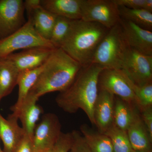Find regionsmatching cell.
I'll return each instance as SVG.
<instances>
[{"label":"cell","mask_w":152,"mask_h":152,"mask_svg":"<svg viewBox=\"0 0 152 152\" xmlns=\"http://www.w3.org/2000/svg\"><path fill=\"white\" fill-rule=\"evenodd\" d=\"M103 69L100 66L95 64L82 67L71 84L57 95V104L70 114L82 110L92 124L95 125L94 106L99 92V75Z\"/></svg>","instance_id":"obj_1"},{"label":"cell","mask_w":152,"mask_h":152,"mask_svg":"<svg viewBox=\"0 0 152 152\" xmlns=\"http://www.w3.org/2000/svg\"><path fill=\"white\" fill-rule=\"evenodd\" d=\"M82 68L62 49L56 48L28 94L39 99L48 93L63 91L72 83Z\"/></svg>","instance_id":"obj_2"},{"label":"cell","mask_w":152,"mask_h":152,"mask_svg":"<svg viewBox=\"0 0 152 152\" xmlns=\"http://www.w3.org/2000/svg\"><path fill=\"white\" fill-rule=\"evenodd\" d=\"M109 31L98 23L73 20L59 48L82 67H86L92 64L95 52Z\"/></svg>","instance_id":"obj_3"},{"label":"cell","mask_w":152,"mask_h":152,"mask_svg":"<svg viewBox=\"0 0 152 152\" xmlns=\"http://www.w3.org/2000/svg\"><path fill=\"white\" fill-rule=\"evenodd\" d=\"M129 48L119 22L109 30L101 41L92 64L104 69H121Z\"/></svg>","instance_id":"obj_4"},{"label":"cell","mask_w":152,"mask_h":152,"mask_svg":"<svg viewBox=\"0 0 152 152\" xmlns=\"http://www.w3.org/2000/svg\"><path fill=\"white\" fill-rule=\"evenodd\" d=\"M35 47L56 48L35 29L31 19L28 18L24 25L10 35L0 39V58H5L16 51Z\"/></svg>","instance_id":"obj_5"},{"label":"cell","mask_w":152,"mask_h":152,"mask_svg":"<svg viewBox=\"0 0 152 152\" xmlns=\"http://www.w3.org/2000/svg\"><path fill=\"white\" fill-rule=\"evenodd\" d=\"M98 88L110 93L131 106L137 107L132 81L121 69H104L99 75Z\"/></svg>","instance_id":"obj_6"},{"label":"cell","mask_w":152,"mask_h":152,"mask_svg":"<svg viewBox=\"0 0 152 152\" xmlns=\"http://www.w3.org/2000/svg\"><path fill=\"white\" fill-rule=\"evenodd\" d=\"M81 19L98 23L110 30L119 23L121 17L113 0H83Z\"/></svg>","instance_id":"obj_7"},{"label":"cell","mask_w":152,"mask_h":152,"mask_svg":"<svg viewBox=\"0 0 152 152\" xmlns=\"http://www.w3.org/2000/svg\"><path fill=\"white\" fill-rule=\"evenodd\" d=\"M36 125L32 139L34 152H47L53 148L59 137L61 125L56 114H45Z\"/></svg>","instance_id":"obj_8"},{"label":"cell","mask_w":152,"mask_h":152,"mask_svg":"<svg viewBox=\"0 0 152 152\" xmlns=\"http://www.w3.org/2000/svg\"><path fill=\"white\" fill-rule=\"evenodd\" d=\"M121 69L137 86L152 83V56L142 54L130 47Z\"/></svg>","instance_id":"obj_9"},{"label":"cell","mask_w":152,"mask_h":152,"mask_svg":"<svg viewBox=\"0 0 152 152\" xmlns=\"http://www.w3.org/2000/svg\"><path fill=\"white\" fill-rule=\"evenodd\" d=\"M24 1L0 0V39L16 31L26 23Z\"/></svg>","instance_id":"obj_10"},{"label":"cell","mask_w":152,"mask_h":152,"mask_svg":"<svg viewBox=\"0 0 152 152\" xmlns=\"http://www.w3.org/2000/svg\"><path fill=\"white\" fill-rule=\"evenodd\" d=\"M120 23L129 47L142 54L152 56L151 31L121 18Z\"/></svg>","instance_id":"obj_11"},{"label":"cell","mask_w":152,"mask_h":152,"mask_svg":"<svg viewBox=\"0 0 152 152\" xmlns=\"http://www.w3.org/2000/svg\"><path fill=\"white\" fill-rule=\"evenodd\" d=\"M54 49L35 47L23 50L19 53H14L6 57L13 63L19 72H23L43 65Z\"/></svg>","instance_id":"obj_12"},{"label":"cell","mask_w":152,"mask_h":152,"mask_svg":"<svg viewBox=\"0 0 152 152\" xmlns=\"http://www.w3.org/2000/svg\"><path fill=\"white\" fill-rule=\"evenodd\" d=\"M115 96L103 90H99L94 106L95 126L100 132L104 133L113 124Z\"/></svg>","instance_id":"obj_13"},{"label":"cell","mask_w":152,"mask_h":152,"mask_svg":"<svg viewBox=\"0 0 152 152\" xmlns=\"http://www.w3.org/2000/svg\"><path fill=\"white\" fill-rule=\"evenodd\" d=\"M18 120L12 114L5 118L0 113V140L4 145L3 152H15L24 137V131L19 126Z\"/></svg>","instance_id":"obj_14"},{"label":"cell","mask_w":152,"mask_h":152,"mask_svg":"<svg viewBox=\"0 0 152 152\" xmlns=\"http://www.w3.org/2000/svg\"><path fill=\"white\" fill-rule=\"evenodd\" d=\"M39 99L28 94L19 110L18 117L25 134L33 139L34 131L43 110L37 104Z\"/></svg>","instance_id":"obj_15"},{"label":"cell","mask_w":152,"mask_h":152,"mask_svg":"<svg viewBox=\"0 0 152 152\" xmlns=\"http://www.w3.org/2000/svg\"><path fill=\"white\" fill-rule=\"evenodd\" d=\"M83 0H41V5L57 16L71 20L82 18Z\"/></svg>","instance_id":"obj_16"},{"label":"cell","mask_w":152,"mask_h":152,"mask_svg":"<svg viewBox=\"0 0 152 152\" xmlns=\"http://www.w3.org/2000/svg\"><path fill=\"white\" fill-rule=\"evenodd\" d=\"M45 64L39 67L23 71L19 74L17 84L19 87L18 99L16 103L11 108L12 112V115L18 118L19 110L30 90L37 82L40 74L43 69Z\"/></svg>","instance_id":"obj_17"},{"label":"cell","mask_w":152,"mask_h":152,"mask_svg":"<svg viewBox=\"0 0 152 152\" xmlns=\"http://www.w3.org/2000/svg\"><path fill=\"white\" fill-rule=\"evenodd\" d=\"M126 132L133 150L151 151L152 139L142 119L140 114L137 115Z\"/></svg>","instance_id":"obj_18"},{"label":"cell","mask_w":152,"mask_h":152,"mask_svg":"<svg viewBox=\"0 0 152 152\" xmlns=\"http://www.w3.org/2000/svg\"><path fill=\"white\" fill-rule=\"evenodd\" d=\"M20 72L7 57L0 58V98L1 99L10 95L17 86Z\"/></svg>","instance_id":"obj_19"},{"label":"cell","mask_w":152,"mask_h":152,"mask_svg":"<svg viewBox=\"0 0 152 152\" xmlns=\"http://www.w3.org/2000/svg\"><path fill=\"white\" fill-rule=\"evenodd\" d=\"M80 130L91 152H113L110 140L104 133L95 130L86 124H82Z\"/></svg>","instance_id":"obj_20"},{"label":"cell","mask_w":152,"mask_h":152,"mask_svg":"<svg viewBox=\"0 0 152 152\" xmlns=\"http://www.w3.org/2000/svg\"><path fill=\"white\" fill-rule=\"evenodd\" d=\"M57 17L40 6L34 10L28 18L31 19L37 32L44 39L50 41Z\"/></svg>","instance_id":"obj_21"},{"label":"cell","mask_w":152,"mask_h":152,"mask_svg":"<svg viewBox=\"0 0 152 152\" xmlns=\"http://www.w3.org/2000/svg\"><path fill=\"white\" fill-rule=\"evenodd\" d=\"M138 109L137 107L131 106L119 98L115 96L114 124L126 132L139 113Z\"/></svg>","instance_id":"obj_22"},{"label":"cell","mask_w":152,"mask_h":152,"mask_svg":"<svg viewBox=\"0 0 152 152\" xmlns=\"http://www.w3.org/2000/svg\"><path fill=\"white\" fill-rule=\"evenodd\" d=\"M118 10L121 18L152 31V12L143 9H131L124 7H118Z\"/></svg>","instance_id":"obj_23"},{"label":"cell","mask_w":152,"mask_h":152,"mask_svg":"<svg viewBox=\"0 0 152 152\" xmlns=\"http://www.w3.org/2000/svg\"><path fill=\"white\" fill-rule=\"evenodd\" d=\"M104 134L110 140L113 152H132L133 151L127 132L117 127L114 124Z\"/></svg>","instance_id":"obj_24"},{"label":"cell","mask_w":152,"mask_h":152,"mask_svg":"<svg viewBox=\"0 0 152 152\" xmlns=\"http://www.w3.org/2000/svg\"><path fill=\"white\" fill-rule=\"evenodd\" d=\"M72 20L57 16L50 38V41L56 48H59L67 35Z\"/></svg>","instance_id":"obj_25"},{"label":"cell","mask_w":152,"mask_h":152,"mask_svg":"<svg viewBox=\"0 0 152 152\" xmlns=\"http://www.w3.org/2000/svg\"><path fill=\"white\" fill-rule=\"evenodd\" d=\"M132 86L137 99L139 110L152 105V83L138 86L132 81Z\"/></svg>","instance_id":"obj_26"},{"label":"cell","mask_w":152,"mask_h":152,"mask_svg":"<svg viewBox=\"0 0 152 152\" xmlns=\"http://www.w3.org/2000/svg\"><path fill=\"white\" fill-rule=\"evenodd\" d=\"M73 140V138L72 132L66 133L62 132L52 149V152H69L72 144Z\"/></svg>","instance_id":"obj_27"},{"label":"cell","mask_w":152,"mask_h":152,"mask_svg":"<svg viewBox=\"0 0 152 152\" xmlns=\"http://www.w3.org/2000/svg\"><path fill=\"white\" fill-rule=\"evenodd\" d=\"M72 133L73 140L70 152H91L80 132L74 130Z\"/></svg>","instance_id":"obj_28"},{"label":"cell","mask_w":152,"mask_h":152,"mask_svg":"<svg viewBox=\"0 0 152 152\" xmlns=\"http://www.w3.org/2000/svg\"><path fill=\"white\" fill-rule=\"evenodd\" d=\"M118 7H124L131 9H143L147 10L148 0H113Z\"/></svg>","instance_id":"obj_29"},{"label":"cell","mask_w":152,"mask_h":152,"mask_svg":"<svg viewBox=\"0 0 152 152\" xmlns=\"http://www.w3.org/2000/svg\"><path fill=\"white\" fill-rule=\"evenodd\" d=\"M141 117L151 138L152 139V106L140 109Z\"/></svg>","instance_id":"obj_30"},{"label":"cell","mask_w":152,"mask_h":152,"mask_svg":"<svg viewBox=\"0 0 152 152\" xmlns=\"http://www.w3.org/2000/svg\"><path fill=\"white\" fill-rule=\"evenodd\" d=\"M15 152H34L32 138L25 134Z\"/></svg>","instance_id":"obj_31"},{"label":"cell","mask_w":152,"mask_h":152,"mask_svg":"<svg viewBox=\"0 0 152 152\" xmlns=\"http://www.w3.org/2000/svg\"><path fill=\"white\" fill-rule=\"evenodd\" d=\"M41 5V0H26L24 1L25 10L26 11L28 17L33 11Z\"/></svg>","instance_id":"obj_32"},{"label":"cell","mask_w":152,"mask_h":152,"mask_svg":"<svg viewBox=\"0 0 152 152\" xmlns=\"http://www.w3.org/2000/svg\"><path fill=\"white\" fill-rule=\"evenodd\" d=\"M132 152H152V151H136L133 150Z\"/></svg>","instance_id":"obj_33"},{"label":"cell","mask_w":152,"mask_h":152,"mask_svg":"<svg viewBox=\"0 0 152 152\" xmlns=\"http://www.w3.org/2000/svg\"><path fill=\"white\" fill-rule=\"evenodd\" d=\"M1 140H0V144H1ZM2 150L1 149V146H0V152H2Z\"/></svg>","instance_id":"obj_34"},{"label":"cell","mask_w":152,"mask_h":152,"mask_svg":"<svg viewBox=\"0 0 152 152\" xmlns=\"http://www.w3.org/2000/svg\"><path fill=\"white\" fill-rule=\"evenodd\" d=\"M52 150H51V151H48V152H52Z\"/></svg>","instance_id":"obj_35"},{"label":"cell","mask_w":152,"mask_h":152,"mask_svg":"<svg viewBox=\"0 0 152 152\" xmlns=\"http://www.w3.org/2000/svg\"><path fill=\"white\" fill-rule=\"evenodd\" d=\"M1 98H0V102H1Z\"/></svg>","instance_id":"obj_36"},{"label":"cell","mask_w":152,"mask_h":152,"mask_svg":"<svg viewBox=\"0 0 152 152\" xmlns=\"http://www.w3.org/2000/svg\"><path fill=\"white\" fill-rule=\"evenodd\" d=\"M2 152H3V151H2Z\"/></svg>","instance_id":"obj_37"}]
</instances>
